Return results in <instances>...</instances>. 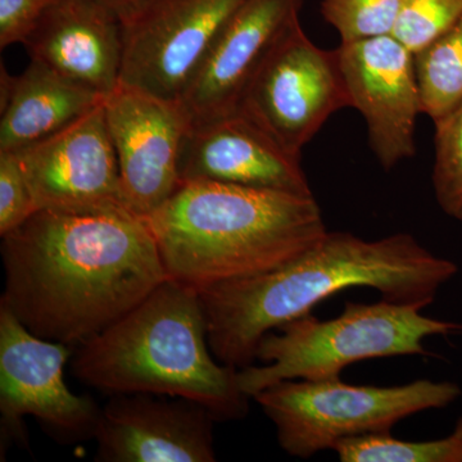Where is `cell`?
<instances>
[{"label":"cell","mask_w":462,"mask_h":462,"mask_svg":"<svg viewBox=\"0 0 462 462\" xmlns=\"http://www.w3.org/2000/svg\"><path fill=\"white\" fill-rule=\"evenodd\" d=\"M345 107L349 99L337 50H321L297 23L252 79L236 114L300 158L330 116Z\"/></svg>","instance_id":"obj_7"},{"label":"cell","mask_w":462,"mask_h":462,"mask_svg":"<svg viewBox=\"0 0 462 462\" xmlns=\"http://www.w3.org/2000/svg\"><path fill=\"white\" fill-rule=\"evenodd\" d=\"M462 16V0H402L393 36L418 53Z\"/></svg>","instance_id":"obj_22"},{"label":"cell","mask_w":462,"mask_h":462,"mask_svg":"<svg viewBox=\"0 0 462 462\" xmlns=\"http://www.w3.org/2000/svg\"><path fill=\"white\" fill-rule=\"evenodd\" d=\"M402 0H321L324 20L342 42L393 35Z\"/></svg>","instance_id":"obj_21"},{"label":"cell","mask_w":462,"mask_h":462,"mask_svg":"<svg viewBox=\"0 0 462 462\" xmlns=\"http://www.w3.org/2000/svg\"><path fill=\"white\" fill-rule=\"evenodd\" d=\"M14 153L38 209H127L105 102L60 132Z\"/></svg>","instance_id":"obj_11"},{"label":"cell","mask_w":462,"mask_h":462,"mask_svg":"<svg viewBox=\"0 0 462 462\" xmlns=\"http://www.w3.org/2000/svg\"><path fill=\"white\" fill-rule=\"evenodd\" d=\"M421 310L387 300L346 302L331 320H319L311 312L288 321L261 339L257 360L264 365L240 369V388L254 398L284 380L340 378L343 369L358 361L430 356L424 348L428 337L448 336L462 325L427 318Z\"/></svg>","instance_id":"obj_5"},{"label":"cell","mask_w":462,"mask_h":462,"mask_svg":"<svg viewBox=\"0 0 462 462\" xmlns=\"http://www.w3.org/2000/svg\"><path fill=\"white\" fill-rule=\"evenodd\" d=\"M243 0H147L121 17L120 84L181 102Z\"/></svg>","instance_id":"obj_9"},{"label":"cell","mask_w":462,"mask_h":462,"mask_svg":"<svg viewBox=\"0 0 462 462\" xmlns=\"http://www.w3.org/2000/svg\"><path fill=\"white\" fill-rule=\"evenodd\" d=\"M434 125V193L443 212L462 223V100Z\"/></svg>","instance_id":"obj_20"},{"label":"cell","mask_w":462,"mask_h":462,"mask_svg":"<svg viewBox=\"0 0 462 462\" xmlns=\"http://www.w3.org/2000/svg\"><path fill=\"white\" fill-rule=\"evenodd\" d=\"M337 53L349 107L363 116L383 169L415 156L416 121L422 114L415 53L393 35L342 42Z\"/></svg>","instance_id":"obj_12"},{"label":"cell","mask_w":462,"mask_h":462,"mask_svg":"<svg viewBox=\"0 0 462 462\" xmlns=\"http://www.w3.org/2000/svg\"><path fill=\"white\" fill-rule=\"evenodd\" d=\"M180 181H216L314 196L300 166L254 124L236 114L191 124L182 144Z\"/></svg>","instance_id":"obj_15"},{"label":"cell","mask_w":462,"mask_h":462,"mask_svg":"<svg viewBox=\"0 0 462 462\" xmlns=\"http://www.w3.org/2000/svg\"><path fill=\"white\" fill-rule=\"evenodd\" d=\"M114 394L94 440L98 462H214V422L208 409L185 398Z\"/></svg>","instance_id":"obj_13"},{"label":"cell","mask_w":462,"mask_h":462,"mask_svg":"<svg viewBox=\"0 0 462 462\" xmlns=\"http://www.w3.org/2000/svg\"><path fill=\"white\" fill-rule=\"evenodd\" d=\"M98 2L114 9L115 12L120 14V17H123L134 9L141 7L143 3L147 2V0H98Z\"/></svg>","instance_id":"obj_25"},{"label":"cell","mask_w":462,"mask_h":462,"mask_svg":"<svg viewBox=\"0 0 462 462\" xmlns=\"http://www.w3.org/2000/svg\"><path fill=\"white\" fill-rule=\"evenodd\" d=\"M60 0H0V47L23 44L39 21Z\"/></svg>","instance_id":"obj_24"},{"label":"cell","mask_w":462,"mask_h":462,"mask_svg":"<svg viewBox=\"0 0 462 462\" xmlns=\"http://www.w3.org/2000/svg\"><path fill=\"white\" fill-rule=\"evenodd\" d=\"M75 378L105 393H152L200 403L239 420L249 400L238 369L216 360L199 291L167 279L139 305L75 346Z\"/></svg>","instance_id":"obj_4"},{"label":"cell","mask_w":462,"mask_h":462,"mask_svg":"<svg viewBox=\"0 0 462 462\" xmlns=\"http://www.w3.org/2000/svg\"><path fill=\"white\" fill-rule=\"evenodd\" d=\"M457 273L412 236L365 240L327 231L314 245L269 272L218 282L199 291L207 339L216 360L245 369L261 339L349 288H372L382 300L425 309Z\"/></svg>","instance_id":"obj_2"},{"label":"cell","mask_w":462,"mask_h":462,"mask_svg":"<svg viewBox=\"0 0 462 462\" xmlns=\"http://www.w3.org/2000/svg\"><path fill=\"white\" fill-rule=\"evenodd\" d=\"M7 307L33 336L78 346L169 279L144 217L38 209L2 236Z\"/></svg>","instance_id":"obj_1"},{"label":"cell","mask_w":462,"mask_h":462,"mask_svg":"<svg viewBox=\"0 0 462 462\" xmlns=\"http://www.w3.org/2000/svg\"><path fill=\"white\" fill-rule=\"evenodd\" d=\"M421 111L437 121L462 100V16L445 33L415 53Z\"/></svg>","instance_id":"obj_18"},{"label":"cell","mask_w":462,"mask_h":462,"mask_svg":"<svg viewBox=\"0 0 462 462\" xmlns=\"http://www.w3.org/2000/svg\"><path fill=\"white\" fill-rule=\"evenodd\" d=\"M167 276L199 291L276 269L327 233L314 196L181 182L145 217Z\"/></svg>","instance_id":"obj_3"},{"label":"cell","mask_w":462,"mask_h":462,"mask_svg":"<svg viewBox=\"0 0 462 462\" xmlns=\"http://www.w3.org/2000/svg\"><path fill=\"white\" fill-rule=\"evenodd\" d=\"M461 388L452 382L415 380L393 387L354 385L340 378L284 380L254 400L273 422L279 445L294 457L333 449L345 438L387 433L398 421L455 402Z\"/></svg>","instance_id":"obj_6"},{"label":"cell","mask_w":462,"mask_h":462,"mask_svg":"<svg viewBox=\"0 0 462 462\" xmlns=\"http://www.w3.org/2000/svg\"><path fill=\"white\" fill-rule=\"evenodd\" d=\"M106 97L32 60L20 76L2 65L0 152H17L65 129Z\"/></svg>","instance_id":"obj_17"},{"label":"cell","mask_w":462,"mask_h":462,"mask_svg":"<svg viewBox=\"0 0 462 462\" xmlns=\"http://www.w3.org/2000/svg\"><path fill=\"white\" fill-rule=\"evenodd\" d=\"M305 0H243L181 103L191 124L236 115L252 79L297 23Z\"/></svg>","instance_id":"obj_14"},{"label":"cell","mask_w":462,"mask_h":462,"mask_svg":"<svg viewBox=\"0 0 462 462\" xmlns=\"http://www.w3.org/2000/svg\"><path fill=\"white\" fill-rule=\"evenodd\" d=\"M32 60L107 97L120 85V14L98 0H60L23 42Z\"/></svg>","instance_id":"obj_16"},{"label":"cell","mask_w":462,"mask_h":462,"mask_svg":"<svg viewBox=\"0 0 462 462\" xmlns=\"http://www.w3.org/2000/svg\"><path fill=\"white\" fill-rule=\"evenodd\" d=\"M342 462H462V443L451 434L428 442H406L387 433L340 439L333 447Z\"/></svg>","instance_id":"obj_19"},{"label":"cell","mask_w":462,"mask_h":462,"mask_svg":"<svg viewBox=\"0 0 462 462\" xmlns=\"http://www.w3.org/2000/svg\"><path fill=\"white\" fill-rule=\"evenodd\" d=\"M452 434H454V436L462 443V416L460 420L457 421V424H456L454 433Z\"/></svg>","instance_id":"obj_26"},{"label":"cell","mask_w":462,"mask_h":462,"mask_svg":"<svg viewBox=\"0 0 462 462\" xmlns=\"http://www.w3.org/2000/svg\"><path fill=\"white\" fill-rule=\"evenodd\" d=\"M75 346L39 338L7 307L0 305V431L2 449L27 446L23 416L38 419L58 442L94 439L102 407L89 396L72 393L65 366Z\"/></svg>","instance_id":"obj_8"},{"label":"cell","mask_w":462,"mask_h":462,"mask_svg":"<svg viewBox=\"0 0 462 462\" xmlns=\"http://www.w3.org/2000/svg\"><path fill=\"white\" fill-rule=\"evenodd\" d=\"M125 205L148 217L180 187V156L191 120L181 102L118 85L105 100Z\"/></svg>","instance_id":"obj_10"},{"label":"cell","mask_w":462,"mask_h":462,"mask_svg":"<svg viewBox=\"0 0 462 462\" xmlns=\"http://www.w3.org/2000/svg\"><path fill=\"white\" fill-rule=\"evenodd\" d=\"M38 211L29 181L14 152H0V236Z\"/></svg>","instance_id":"obj_23"}]
</instances>
